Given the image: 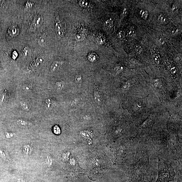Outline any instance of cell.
<instances>
[{
	"instance_id": "cell-1",
	"label": "cell",
	"mask_w": 182,
	"mask_h": 182,
	"mask_svg": "<svg viewBox=\"0 0 182 182\" xmlns=\"http://www.w3.org/2000/svg\"><path fill=\"white\" fill-rule=\"evenodd\" d=\"M158 176L155 182H170L174 181L175 172L174 168L166 162L159 159Z\"/></svg>"
},
{
	"instance_id": "cell-2",
	"label": "cell",
	"mask_w": 182,
	"mask_h": 182,
	"mask_svg": "<svg viewBox=\"0 0 182 182\" xmlns=\"http://www.w3.org/2000/svg\"><path fill=\"white\" fill-rule=\"evenodd\" d=\"M55 29L58 37L60 38H63L64 34V27L61 21L58 18L56 19Z\"/></svg>"
},
{
	"instance_id": "cell-3",
	"label": "cell",
	"mask_w": 182,
	"mask_h": 182,
	"mask_svg": "<svg viewBox=\"0 0 182 182\" xmlns=\"http://www.w3.org/2000/svg\"><path fill=\"white\" fill-rule=\"evenodd\" d=\"M43 22V17L40 15H38L34 18L33 24L35 28H39L42 25Z\"/></svg>"
},
{
	"instance_id": "cell-4",
	"label": "cell",
	"mask_w": 182,
	"mask_h": 182,
	"mask_svg": "<svg viewBox=\"0 0 182 182\" xmlns=\"http://www.w3.org/2000/svg\"><path fill=\"white\" fill-rule=\"evenodd\" d=\"M8 33L12 37L17 36L20 32V29L16 26H12L9 28Z\"/></svg>"
},
{
	"instance_id": "cell-5",
	"label": "cell",
	"mask_w": 182,
	"mask_h": 182,
	"mask_svg": "<svg viewBox=\"0 0 182 182\" xmlns=\"http://www.w3.org/2000/svg\"><path fill=\"white\" fill-rule=\"evenodd\" d=\"M62 64L61 61H55L52 64L50 67V71L51 72H55L59 70Z\"/></svg>"
},
{
	"instance_id": "cell-6",
	"label": "cell",
	"mask_w": 182,
	"mask_h": 182,
	"mask_svg": "<svg viewBox=\"0 0 182 182\" xmlns=\"http://www.w3.org/2000/svg\"><path fill=\"white\" fill-rule=\"evenodd\" d=\"M158 21L162 24H167L170 21V19L167 16L165 15H161L159 16L158 18Z\"/></svg>"
},
{
	"instance_id": "cell-7",
	"label": "cell",
	"mask_w": 182,
	"mask_h": 182,
	"mask_svg": "<svg viewBox=\"0 0 182 182\" xmlns=\"http://www.w3.org/2000/svg\"><path fill=\"white\" fill-rule=\"evenodd\" d=\"M0 157L5 161H9L10 157L8 152L4 149L0 148Z\"/></svg>"
},
{
	"instance_id": "cell-8",
	"label": "cell",
	"mask_w": 182,
	"mask_h": 182,
	"mask_svg": "<svg viewBox=\"0 0 182 182\" xmlns=\"http://www.w3.org/2000/svg\"><path fill=\"white\" fill-rule=\"evenodd\" d=\"M33 149L32 146L29 144L25 145L23 148V151L27 155H30L32 154Z\"/></svg>"
},
{
	"instance_id": "cell-9",
	"label": "cell",
	"mask_w": 182,
	"mask_h": 182,
	"mask_svg": "<svg viewBox=\"0 0 182 182\" xmlns=\"http://www.w3.org/2000/svg\"><path fill=\"white\" fill-rule=\"evenodd\" d=\"M38 44L41 47H44L46 45V40L45 35L41 34L38 37Z\"/></svg>"
},
{
	"instance_id": "cell-10",
	"label": "cell",
	"mask_w": 182,
	"mask_h": 182,
	"mask_svg": "<svg viewBox=\"0 0 182 182\" xmlns=\"http://www.w3.org/2000/svg\"><path fill=\"white\" fill-rule=\"evenodd\" d=\"M98 57L96 53H90L88 56V60L90 61L94 62L96 61L98 59Z\"/></svg>"
},
{
	"instance_id": "cell-11",
	"label": "cell",
	"mask_w": 182,
	"mask_h": 182,
	"mask_svg": "<svg viewBox=\"0 0 182 182\" xmlns=\"http://www.w3.org/2000/svg\"><path fill=\"white\" fill-rule=\"evenodd\" d=\"M45 106L46 109L48 110H51L53 108L54 106L53 101L50 99H47L46 101Z\"/></svg>"
},
{
	"instance_id": "cell-12",
	"label": "cell",
	"mask_w": 182,
	"mask_h": 182,
	"mask_svg": "<svg viewBox=\"0 0 182 182\" xmlns=\"http://www.w3.org/2000/svg\"><path fill=\"white\" fill-rule=\"evenodd\" d=\"M152 58L154 62L156 64L159 65L161 62V58L160 55L158 54H154L152 55Z\"/></svg>"
},
{
	"instance_id": "cell-13",
	"label": "cell",
	"mask_w": 182,
	"mask_h": 182,
	"mask_svg": "<svg viewBox=\"0 0 182 182\" xmlns=\"http://www.w3.org/2000/svg\"><path fill=\"white\" fill-rule=\"evenodd\" d=\"M79 4L80 6L83 7H91L90 2L85 0H80Z\"/></svg>"
},
{
	"instance_id": "cell-14",
	"label": "cell",
	"mask_w": 182,
	"mask_h": 182,
	"mask_svg": "<svg viewBox=\"0 0 182 182\" xmlns=\"http://www.w3.org/2000/svg\"><path fill=\"white\" fill-rule=\"evenodd\" d=\"M20 104H21V106L23 110L25 111H27L29 110L30 107H29L28 104L27 102L22 101H21L20 102Z\"/></svg>"
},
{
	"instance_id": "cell-15",
	"label": "cell",
	"mask_w": 182,
	"mask_h": 182,
	"mask_svg": "<svg viewBox=\"0 0 182 182\" xmlns=\"http://www.w3.org/2000/svg\"><path fill=\"white\" fill-rule=\"evenodd\" d=\"M140 13L141 17L144 20L147 19L148 16V12L145 10H141L140 12Z\"/></svg>"
},
{
	"instance_id": "cell-16",
	"label": "cell",
	"mask_w": 182,
	"mask_h": 182,
	"mask_svg": "<svg viewBox=\"0 0 182 182\" xmlns=\"http://www.w3.org/2000/svg\"><path fill=\"white\" fill-rule=\"evenodd\" d=\"M43 60L41 57L37 58L35 61V65L36 67H39L41 66L43 63Z\"/></svg>"
},
{
	"instance_id": "cell-17",
	"label": "cell",
	"mask_w": 182,
	"mask_h": 182,
	"mask_svg": "<svg viewBox=\"0 0 182 182\" xmlns=\"http://www.w3.org/2000/svg\"><path fill=\"white\" fill-rule=\"evenodd\" d=\"M53 131L54 133L57 135H60L61 133V131L60 128L57 126H54L53 128Z\"/></svg>"
},
{
	"instance_id": "cell-18",
	"label": "cell",
	"mask_w": 182,
	"mask_h": 182,
	"mask_svg": "<svg viewBox=\"0 0 182 182\" xmlns=\"http://www.w3.org/2000/svg\"><path fill=\"white\" fill-rule=\"evenodd\" d=\"M17 122L18 124L20 126H26L28 124L27 121L21 119H18L17 121Z\"/></svg>"
},
{
	"instance_id": "cell-19",
	"label": "cell",
	"mask_w": 182,
	"mask_h": 182,
	"mask_svg": "<svg viewBox=\"0 0 182 182\" xmlns=\"http://www.w3.org/2000/svg\"><path fill=\"white\" fill-rule=\"evenodd\" d=\"M64 86V83L62 82H57L56 84V86L58 89H62Z\"/></svg>"
},
{
	"instance_id": "cell-20",
	"label": "cell",
	"mask_w": 182,
	"mask_h": 182,
	"mask_svg": "<svg viewBox=\"0 0 182 182\" xmlns=\"http://www.w3.org/2000/svg\"><path fill=\"white\" fill-rule=\"evenodd\" d=\"M171 73L173 75L176 76L178 74V71L176 67H174L171 68L170 70Z\"/></svg>"
},
{
	"instance_id": "cell-21",
	"label": "cell",
	"mask_w": 182,
	"mask_h": 182,
	"mask_svg": "<svg viewBox=\"0 0 182 182\" xmlns=\"http://www.w3.org/2000/svg\"><path fill=\"white\" fill-rule=\"evenodd\" d=\"M135 49L136 52L138 54H140L142 52V48L139 45H136L135 47Z\"/></svg>"
},
{
	"instance_id": "cell-22",
	"label": "cell",
	"mask_w": 182,
	"mask_h": 182,
	"mask_svg": "<svg viewBox=\"0 0 182 182\" xmlns=\"http://www.w3.org/2000/svg\"><path fill=\"white\" fill-rule=\"evenodd\" d=\"M129 35L131 37H133L136 35V31L134 29H131L129 30V33H128Z\"/></svg>"
},
{
	"instance_id": "cell-23",
	"label": "cell",
	"mask_w": 182,
	"mask_h": 182,
	"mask_svg": "<svg viewBox=\"0 0 182 182\" xmlns=\"http://www.w3.org/2000/svg\"><path fill=\"white\" fill-rule=\"evenodd\" d=\"M23 89L26 91H29L31 89V87L29 85L26 84L23 86Z\"/></svg>"
},
{
	"instance_id": "cell-24",
	"label": "cell",
	"mask_w": 182,
	"mask_h": 182,
	"mask_svg": "<svg viewBox=\"0 0 182 182\" xmlns=\"http://www.w3.org/2000/svg\"><path fill=\"white\" fill-rule=\"evenodd\" d=\"M13 134L11 132H7L6 134V138H7L10 139L13 137Z\"/></svg>"
},
{
	"instance_id": "cell-25",
	"label": "cell",
	"mask_w": 182,
	"mask_h": 182,
	"mask_svg": "<svg viewBox=\"0 0 182 182\" xmlns=\"http://www.w3.org/2000/svg\"><path fill=\"white\" fill-rule=\"evenodd\" d=\"M95 99L96 100L97 102H100V96L98 93H95Z\"/></svg>"
},
{
	"instance_id": "cell-26",
	"label": "cell",
	"mask_w": 182,
	"mask_h": 182,
	"mask_svg": "<svg viewBox=\"0 0 182 182\" xmlns=\"http://www.w3.org/2000/svg\"><path fill=\"white\" fill-rule=\"evenodd\" d=\"M157 40L159 41V43L160 44H164L165 43V41L164 40V39L162 38L161 37H159V38L157 39Z\"/></svg>"
},
{
	"instance_id": "cell-27",
	"label": "cell",
	"mask_w": 182,
	"mask_h": 182,
	"mask_svg": "<svg viewBox=\"0 0 182 182\" xmlns=\"http://www.w3.org/2000/svg\"><path fill=\"white\" fill-rule=\"evenodd\" d=\"M106 23L108 26H111L112 25L113 22L111 20H108L106 22Z\"/></svg>"
},
{
	"instance_id": "cell-28",
	"label": "cell",
	"mask_w": 182,
	"mask_h": 182,
	"mask_svg": "<svg viewBox=\"0 0 182 182\" xmlns=\"http://www.w3.org/2000/svg\"><path fill=\"white\" fill-rule=\"evenodd\" d=\"M127 10L126 8H125L123 10V16H125L127 15Z\"/></svg>"
},
{
	"instance_id": "cell-29",
	"label": "cell",
	"mask_w": 182,
	"mask_h": 182,
	"mask_svg": "<svg viewBox=\"0 0 182 182\" xmlns=\"http://www.w3.org/2000/svg\"><path fill=\"white\" fill-rule=\"evenodd\" d=\"M177 29L174 28L173 30H172L171 32L173 34H175L178 32Z\"/></svg>"
},
{
	"instance_id": "cell-30",
	"label": "cell",
	"mask_w": 182,
	"mask_h": 182,
	"mask_svg": "<svg viewBox=\"0 0 182 182\" xmlns=\"http://www.w3.org/2000/svg\"><path fill=\"white\" fill-rule=\"evenodd\" d=\"M18 182H24V181H23V179H19V180H18Z\"/></svg>"
}]
</instances>
